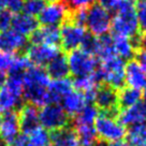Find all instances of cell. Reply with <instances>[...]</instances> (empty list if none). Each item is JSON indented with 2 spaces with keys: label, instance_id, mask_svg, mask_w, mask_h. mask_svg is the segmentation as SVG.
I'll list each match as a JSON object with an SVG mask.
<instances>
[{
  "label": "cell",
  "instance_id": "6da1fadb",
  "mask_svg": "<svg viewBox=\"0 0 146 146\" xmlns=\"http://www.w3.org/2000/svg\"><path fill=\"white\" fill-rule=\"evenodd\" d=\"M50 78L40 67H29L23 74V97L29 104L43 106L47 104V89Z\"/></svg>",
  "mask_w": 146,
  "mask_h": 146
},
{
  "label": "cell",
  "instance_id": "7a4b0ae2",
  "mask_svg": "<svg viewBox=\"0 0 146 146\" xmlns=\"http://www.w3.org/2000/svg\"><path fill=\"white\" fill-rule=\"evenodd\" d=\"M113 13L114 17L112 18L111 29L114 35L137 39L140 29L132 0H118Z\"/></svg>",
  "mask_w": 146,
  "mask_h": 146
},
{
  "label": "cell",
  "instance_id": "3957f363",
  "mask_svg": "<svg viewBox=\"0 0 146 146\" xmlns=\"http://www.w3.org/2000/svg\"><path fill=\"white\" fill-rule=\"evenodd\" d=\"M23 99V74H9L0 88V113L15 112L22 106Z\"/></svg>",
  "mask_w": 146,
  "mask_h": 146
},
{
  "label": "cell",
  "instance_id": "277c9868",
  "mask_svg": "<svg viewBox=\"0 0 146 146\" xmlns=\"http://www.w3.org/2000/svg\"><path fill=\"white\" fill-rule=\"evenodd\" d=\"M125 60L117 56L101 61L97 69L96 76L99 82L119 90L125 85Z\"/></svg>",
  "mask_w": 146,
  "mask_h": 146
},
{
  "label": "cell",
  "instance_id": "5b68a950",
  "mask_svg": "<svg viewBox=\"0 0 146 146\" xmlns=\"http://www.w3.org/2000/svg\"><path fill=\"white\" fill-rule=\"evenodd\" d=\"M97 137L101 142H117L123 140L127 135L126 127L118 121L116 115L102 112L98 115L94 123Z\"/></svg>",
  "mask_w": 146,
  "mask_h": 146
},
{
  "label": "cell",
  "instance_id": "8992f818",
  "mask_svg": "<svg viewBox=\"0 0 146 146\" xmlns=\"http://www.w3.org/2000/svg\"><path fill=\"white\" fill-rule=\"evenodd\" d=\"M67 60L69 71L75 78L91 75L98 69L97 57L83 48H76L69 52Z\"/></svg>",
  "mask_w": 146,
  "mask_h": 146
},
{
  "label": "cell",
  "instance_id": "52a82bcc",
  "mask_svg": "<svg viewBox=\"0 0 146 146\" xmlns=\"http://www.w3.org/2000/svg\"><path fill=\"white\" fill-rule=\"evenodd\" d=\"M112 16L108 10L99 5H92L86 9L85 28L95 36H105L111 29Z\"/></svg>",
  "mask_w": 146,
  "mask_h": 146
},
{
  "label": "cell",
  "instance_id": "ba28073f",
  "mask_svg": "<svg viewBox=\"0 0 146 146\" xmlns=\"http://www.w3.org/2000/svg\"><path fill=\"white\" fill-rule=\"evenodd\" d=\"M39 120L42 128L45 130L55 131L68 126L69 116L60 104L48 103L43 105L39 112Z\"/></svg>",
  "mask_w": 146,
  "mask_h": 146
},
{
  "label": "cell",
  "instance_id": "9c48e42d",
  "mask_svg": "<svg viewBox=\"0 0 146 146\" xmlns=\"http://www.w3.org/2000/svg\"><path fill=\"white\" fill-rule=\"evenodd\" d=\"M60 30V44L62 48L67 52H71L76 48H81L83 42L85 40L88 32L86 28L74 23L72 21H66Z\"/></svg>",
  "mask_w": 146,
  "mask_h": 146
},
{
  "label": "cell",
  "instance_id": "30bf717a",
  "mask_svg": "<svg viewBox=\"0 0 146 146\" xmlns=\"http://www.w3.org/2000/svg\"><path fill=\"white\" fill-rule=\"evenodd\" d=\"M70 16V10L66 5V3L56 1V2H50L48 5H45L44 9L39 14L38 22L42 26H48V27H57L58 25L62 24L68 21Z\"/></svg>",
  "mask_w": 146,
  "mask_h": 146
},
{
  "label": "cell",
  "instance_id": "8fae6325",
  "mask_svg": "<svg viewBox=\"0 0 146 146\" xmlns=\"http://www.w3.org/2000/svg\"><path fill=\"white\" fill-rule=\"evenodd\" d=\"M92 101L98 110H101L104 113H111L117 116L119 112L118 102H117V90L108 86L99 85L96 89Z\"/></svg>",
  "mask_w": 146,
  "mask_h": 146
},
{
  "label": "cell",
  "instance_id": "7c38bea8",
  "mask_svg": "<svg viewBox=\"0 0 146 146\" xmlns=\"http://www.w3.org/2000/svg\"><path fill=\"white\" fill-rule=\"evenodd\" d=\"M60 54L59 47L56 45H47V44H32L27 48V58L30 64L36 67L43 68L44 66Z\"/></svg>",
  "mask_w": 146,
  "mask_h": 146
},
{
  "label": "cell",
  "instance_id": "4fadbf2b",
  "mask_svg": "<svg viewBox=\"0 0 146 146\" xmlns=\"http://www.w3.org/2000/svg\"><path fill=\"white\" fill-rule=\"evenodd\" d=\"M27 43V38L13 29L0 32V50L2 52L15 54L26 48Z\"/></svg>",
  "mask_w": 146,
  "mask_h": 146
},
{
  "label": "cell",
  "instance_id": "5bb4252c",
  "mask_svg": "<svg viewBox=\"0 0 146 146\" xmlns=\"http://www.w3.org/2000/svg\"><path fill=\"white\" fill-rule=\"evenodd\" d=\"M18 121L19 128L23 134H29L36 128L40 127V120H39V111L36 106L32 104H27L21 106L18 110Z\"/></svg>",
  "mask_w": 146,
  "mask_h": 146
},
{
  "label": "cell",
  "instance_id": "9a60e30c",
  "mask_svg": "<svg viewBox=\"0 0 146 146\" xmlns=\"http://www.w3.org/2000/svg\"><path fill=\"white\" fill-rule=\"evenodd\" d=\"M116 117L125 127H131L137 123H146V102H140L127 109L119 110Z\"/></svg>",
  "mask_w": 146,
  "mask_h": 146
},
{
  "label": "cell",
  "instance_id": "2e32d148",
  "mask_svg": "<svg viewBox=\"0 0 146 146\" xmlns=\"http://www.w3.org/2000/svg\"><path fill=\"white\" fill-rule=\"evenodd\" d=\"M125 83L139 90L146 85V72L137 60H129L125 66Z\"/></svg>",
  "mask_w": 146,
  "mask_h": 146
},
{
  "label": "cell",
  "instance_id": "e0dca14e",
  "mask_svg": "<svg viewBox=\"0 0 146 146\" xmlns=\"http://www.w3.org/2000/svg\"><path fill=\"white\" fill-rule=\"evenodd\" d=\"M73 90V83L68 78L52 80L47 89V104L57 103L59 104L61 100Z\"/></svg>",
  "mask_w": 146,
  "mask_h": 146
},
{
  "label": "cell",
  "instance_id": "ac0fdd59",
  "mask_svg": "<svg viewBox=\"0 0 146 146\" xmlns=\"http://www.w3.org/2000/svg\"><path fill=\"white\" fill-rule=\"evenodd\" d=\"M19 131H21V128H19L17 113L10 112L5 114L0 126V139H2L9 145H11L14 140L18 137Z\"/></svg>",
  "mask_w": 146,
  "mask_h": 146
},
{
  "label": "cell",
  "instance_id": "d6986e66",
  "mask_svg": "<svg viewBox=\"0 0 146 146\" xmlns=\"http://www.w3.org/2000/svg\"><path fill=\"white\" fill-rule=\"evenodd\" d=\"M113 39V47L115 55L123 60H131L135 56L137 46L134 39H130L127 36L114 35Z\"/></svg>",
  "mask_w": 146,
  "mask_h": 146
},
{
  "label": "cell",
  "instance_id": "ffe728a7",
  "mask_svg": "<svg viewBox=\"0 0 146 146\" xmlns=\"http://www.w3.org/2000/svg\"><path fill=\"white\" fill-rule=\"evenodd\" d=\"M88 104L87 97L78 90L70 91L61 100V106L68 116H75Z\"/></svg>",
  "mask_w": 146,
  "mask_h": 146
},
{
  "label": "cell",
  "instance_id": "44dd1931",
  "mask_svg": "<svg viewBox=\"0 0 146 146\" xmlns=\"http://www.w3.org/2000/svg\"><path fill=\"white\" fill-rule=\"evenodd\" d=\"M30 42L32 44H47L58 46L60 43V30L58 27L48 26L38 28L30 36Z\"/></svg>",
  "mask_w": 146,
  "mask_h": 146
},
{
  "label": "cell",
  "instance_id": "7402d4cb",
  "mask_svg": "<svg viewBox=\"0 0 146 146\" xmlns=\"http://www.w3.org/2000/svg\"><path fill=\"white\" fill-rule=\"evenodd\" d=\"M52 146H80V140L74 128L64 127L50 134Z\"/></svg>",
  "mask_w": 146,
  "mask_h": 146
},
{
  "label": "cell",
  "instance_id": "603a6c76",
  "mask_svg": "<svg viewBox=\"0 0 146 146\" xmlns=\"http://www.w3.org/2000/svg\"><path fill=\"white\" fill-rule=\"evenodd\" d=\"M39 28V22L36 17L25 13L14 14L12 29L25 36H30Z\"/></svg>",
  "mask_w": 146,
  "mask_h": 146
},
{
  "label": "cell",
  "instance_id": "cb8c5ba5",
  "mask_svg": "<svg viewBox=\"0 0 146 146\" xmlns=\"http://www.w3.org/2000/svg\"><path fill=\"white\" fill-rule=\"evenodd\" d=\"M45 67L46 73L52 80L64 78L70 74L67 57L61 53L57 55L55 58H53Z\"/></svg>",
  "mask_w": 146,
  "mask_h": 146
},
{
  "label": "cell",
  "instance_id": "d4e9b609",
  "mask_svg": "<svg viewBox=\"0 0 146 146\" xmlns=\"http://www.w3.org/2000/svg\"><path fill=\"white\" fill-rule=\"evenodd\" d=\"M142 100V92L139 89L131 87H123L117 91L118 109H127L140 103Z\"/></svg>",
  "mask_w": 146,
  "mask_h": 146
},
{
  "label": "cell",
  "instance_id": "484cf974",
  "mask_svg": "<svg viewBox=\"0 0 146 146\" xmlns=\"http://www.w3.org/2000/svg\"><path fill=\"white\" fill-rule=\"evenodd\" d=\"M73 83V88H75L78 91L83 92L85 96L87 97L88 100H92V97L96 89L98 88V78L96 76V72L91 75H87V76H80V78H75Z\"/></svg>",
  "mask_w": 146,
  "mask_h": 146
},
{
  "label": "cell",
  "instance_id": "4316f807",
  "mask_svg": "<svg viewBox=\"0 0 146 146\" xmlns=\"http://www.w3.org/2000/svg\"><path fill=\"white\" fill-rule=\"evenodd\" d=\"M74 130L80 140V145L92 146L97 142V133L94 125H80L74 126Z\"/></svg>",
  "mask_w": 146,
  "mask_h": 146
},
{
  "label": "cell",
  "instance_id": "83f0119b",
  "mask_svg": "<svg viewBox=\"0 0 146 146\" xmlns=\"http://www.w3.org/2000/svg\"><path fill=\"white\" fill-rule=\"evenodd\" d=\"M127 137L128 142L132 146H146V123L129 127Z\"/></svg>",
  "mask_w": 146,
  "mask_h": 146
},
{
  "label": "cell",
  "instance_id": "f1b7e54d",
  "mask_svg": "<svg viewBox=\"0 0 146 146\" xmlns=\"http://www.w3.org/2000/svg\"><path fill=\"white\" fill-rule=\"evenodd\" d=\"M99 115V110L95 105L87 104L84 109L74 117V126L80 125H94Z\"/></svg>",
  "mask_w": 146,
  "mask_h": 146
},
{
  "label": "cell",
  "instance_id": "f546056e",
  "mask_svg": "<svg viewBox=\"0 0 146 146\" xmlns=\"http://www.w3.org/2000/svg\"><path fill=\"white\" fill-rule=\"evenodd\" d=\"M26 135L29 137L30 141L36 146H48L50 143V133L47 132V130H45L44 128H42L41 126L36 128V130H33L31 133L26 134Z\"/></svg>",
  "mask_w": 146,
  "mask_h": 146
},
{
  "label": "cell",
  "instance_id": "4dcf8cb0",
  "mask_svg": "<svg viewBox=\"0 0 146 146\" xmlns=\"http://www.w3.org/2000/svg\"><path fill=\"white\" fill-rule=\"evenodd\" d=\"M31 66L26 55H14L13 62L9 70L10 74H24V72Z\"/></svg>",
  "mask_w": 146,
  "mask_h": 146
},
{
  "label": "cell",
  "instance_id": "1f68e13d",
  "mask_svg": "<svg viewBox=\"0 0 146 146\" xmlns=\"http://www.w3.org/2000/svg\"><path fill=\"white\" fill-rule=\"evenodd\" d=\"M45 7L44 0H24L23 2V13L30 16H39L42 10Z\"/></svg>",
  "mask_w": 146,
  "mask_h": 146
},
{
  "label": "cell",
  "instance_id": "d6a6232c",
  "mask_svg": "<svg viewBox=\"0 0 146 146\" xmlns=\"http://www.w3.org/2000/svg\"><path fill=\"white\" fill-rule=\"evenodd\" d=\"M135 14H137L139 29L143 33L146 32V1L141 0L135 5Z\"/></svg>",
  "mask_w": 146,
  "mask_h": 146
},
{
  "label": "cell",
  "instance_id": "836d02e7",
  "mask_svg": "<svg viewBox=\"0 0 146 146\" xmlns=\"http://www.w3.org/2000/svg\"><path fill=\"white\" fill-rule=\"evenodd\" d=\"M14 14L10 12L9 10H1L0 11V32L9 30L12 27V21H13Z\"/></svg>",
  "mask_w": 146,
  "mask_h": 146
},
{
  "label": "cell",
  "instance_id": "e575fe53",
  "mask_svg": "<svg viewBox=\"0 0 146 146\" xmlns=\"http://www.w3.org/2000/svg\"><path fill=\"white\" fill-rule=\"evenodd\" d=\"M96 0H66V5L71 11L88 9L95 3Z\"/></svg>",
  "mask_w": 146,
  "mask_h": 146
},
{
  "label": "cell",
  "instance_id": "d590c367",
  "mask_svg": "<svg viewBox=\"0 0 146 146\" xmlns=\"http://www.w3.org/2000/svg\"><path fill=\"white\" fill-rule=\"evenodd\" d=\"M14 58V54H10V53H5L0 50V71L2 72H9L10 68L12 66Z\"/></svg>",
  "mask_w": 146,
  "mask_h": 146
},
{
  "label": "cell",
  "instance_id": "8d00e7d4",
  "mask_svg": "<svg viewBox=\"0 0 146 146\" xmlns=\"http://www.w3.org/2000/svg\"><path fill=\"white\" fill-rule=\"evenodd\" d=\"M24 0H5V9L13 14H18L23 11Z\"/></svg>",
  "mask_w": 146,
  "mask_h": 146
},
{
  "label": "cell",
  "instance_id": "74e56055",
  "mask_svg": "<svg viewBox=\"0 0 146 146\" xmlns=\"http://www.w3.org/2000/svg\"><path fill=\"white\" fill-rule=\"evenodd\" d=\"M10 146H36V145L30 141V139H29L28 135L22 134V135H18Z\"/></svg>",
  "mask_w": 146,
  "mask_h": 146
},
{
  "label": "cell",
  "instance_id": "f35d334b",
  "mask_svg": "<svg viewBox=\"0 0 146 146\" xmlns=\"http://www.w3.org/2000/svg\"><path fill=\"white\" fill-rule=\"evenodd\" d=\"M98 5H101L102 8H104L105 10H108L110 13L111 12H114L115 8L117 5L118 0H98Z\"/></svg>",
  "mask_w": 146,
  "mask_h": 146
},
{
  "label": "cell",
  "instance_id": "ab89813d",
  "mask_svg": "<svg viewBox=\"0 0 146 146\" xmlns=\"http://www.w3.org/2000/svg\"><path fill=\"white\" fill-rule=\"evenodd\" d=\"M137 58V62L141 64V67L144 69V71L146 72V50L140 48L137 50V54H135Z\"/></svg>",
  "mask_w": 146,
  "mask_h": 146
},
{
  "label": "cell",
  "instance_id": "60d3db41",
  "mask_svg": "<svg viewBox=\"0 0 146 146\" xmlns=\"http://www.w3.org/2000/svg\"><path fill=\"white\" fill-rule=\"evenodd\" d=\"M135 40V43H137V50L140 48H143V50H146V32H144L142 36H137Z\"/></svg>",
  "mask_w": 146,
  "mask_h": 146
},
{
  "label": "cell",
  "instance_id": "b9f144b4",
  "mask_svg": "<svg viewBox=\"0 0 146 146\" xmlns=\"http://www.w3.org/2000/svg\"><path fill=\"white\" fill-rule=\"evenodd\" d=\"M106 146H132L129 142L127 141H117V142H112V143H108Z\"/></svg>",
  "mask_w": 146,
  "mask_h": 146
},
{
  "label": "cell",
  "instance_id": "7bdbcfd3",
  "mask_svg": "<svg viewBox=\"0 0 146 146\" xmlns=\"http://www.w3.org/2000/svg\"><path fill=\"white\" fill-rule=\"evenodd\" d=\"M8 80V76H7V73L0 71V88L3 86Z\"/></svg>",
  "mask_w": 146,
  "mask_h": 146
},
{
  "label": "cell",
  "instance_id": "ee69618b",
  "mask_svg": "<svg viewBox=\"0 0 146 146\" xmlns=\"http://www.w3.org/2000/svg\"><path fill=\"white\" fill-rule=\"evenodd\" d=\"M5 9V0H0V11Z\"/></svg>",
  "mask_w": 146,
  "mask_h": 146
},
{
  "label": "cell",
  "instance_id": "f6af8a7d",
  "mask_svg": "<svg viewBox=\"0 0 146 146\" xmlns=\"http://www.w3.org/2000/svg\"><path fill=\"white\" fill-rule=\"evenodd\" d=\"M142 98H144L146 101V85L143 87V92H142Z\"/></svg>",
  "mask_w": 146,
  "mask_h": 146
},
{
  "label": "cell",
  "instance_id": "bcb514c9",
  "mask_svg": "<svg viewBox=\"0 0 146 146\" xmlns=\"http://www.w3.org/2000/svg\"><path fill=\"white\" fill-rule=\"evenodd\" d=\"M0 146H10L7 142H5L2 139H0Z\"/></svg>",
  "mask_w": 146,
  "mask_h": 146
},
{
  "label": "cell",
  "instance_id": "7dc6e473",
  "mask_svg": "<svg viewBox=\"0 0 146 146\" xmlns=\"http://www.w3.org/2000/svg\"><path fill=\"white\" fill-rule=\"evenodd\" d=\"M1 123H2V115L0 113V126H1Z\"/></svg>",
  "mask_w": 146,
  "mask_h": 146
},
{
  "label": "cell",
  "instance_id": "c3c4849f",
  "mask_svg": "<svg viewBox=\"0 0 146 146\" xmlns=\"http://www.w3.org/2000/svg\"><path fill=\"white\" fill-rule=\"evenodd\" d=\"M144 1H146V0H144Z\"/></svg>",
  "mask_w": 146,
  "mask_h": 146
},
{
  "label": "cell",
  "instance_id": "681fc988",
  "mask_svg": "<svg viewBox=\"0 0 146 146\" xmlns=\"http://www.w3.org/2000/svg\"><path fill=\"white\" fill-rule=\"evenodd\" d=\"M132 1H133V0H132Z\"/></svg>",
  "mask_w": 146,
  "mask_h": 146
}]
</instances>
